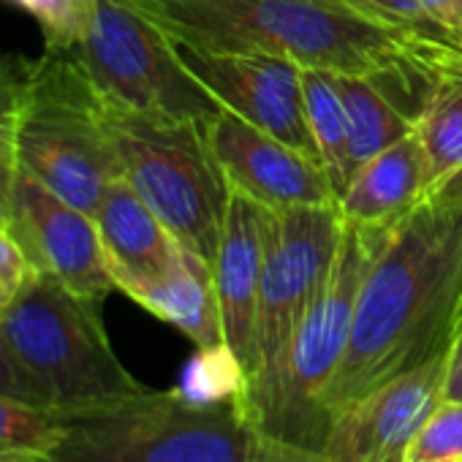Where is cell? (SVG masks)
Here are the masks:
<instances>
[{
    "instance_id": "30bf717a",
    "label": "cell",
    "mask_w": 462,
    "mask_h": 462,
    "mask_svg": "<svg viewBox=\"0 0 462 462\" xmlns=\"http://www.w3.org/2000/svg\"><path fill=\"white\" fill-rule=\"evenodd\" d=\"M6 226L36 275L98 305L117 291L96 217L60 199L23 169L14 182Z\"/></svg>"
},
{
    "instance_id": "2e32d148",
    "label": "cell",
    "mask_w": 462,
    "mask_h": 462,
    "mask_svg": "<svg viewBox=\"0 0 462 462\" xmlns=\"http://www.w3.org/2000/svg\"><path fill=\"white\" fill-rule=\"evenodd\" d=\"M120 291L155 319L171 324L196 348H212L226 343L212 264L190 254L188 248L169 273L125 283Z\"/></svg>"
},
{
    "instance_id": "7402d4cb",
    "label": "cell",
    "mask_w": 462,
    "mask_h": 462,
    "mask_svg": "<svg viewBox=\"0 0 462 462\" xmlns=\"http://www.w3.org/2000/svg\"><path fill=\"white\" fill-rule=\"evenodd\" d=\"M245 370L226 343L212 348H199L182 373L180 389L201 402L235 400L245 394Z\"/></svg>"
},
{
    "instance_id": "d4e9b609",
    "label": "cell",
    "mask_w": 462,
    "mask_h": 462,
    "mask_svg": "<svg viewBox=\"0 0 462 462\" xmlns=\"http://www.w3.org/2000/svg\"><path fill=\"white\" fill-rule=\"evenodd\" d=\"M55 435L52 408L0 394V457L14 451H44Z\"/></svg>"
},
{
    "instance_id": "cb8c5ba5",
    "label": "cell",
    "mask_w": 462,
    "mask_h": 462,
    "mask_svg": "<svg viewBox=\"0 0 462 462\" xmlns=\"http://www.w3.org/2000/svg\"><path fill=\"white\" fill-rule=\"evenodd\" d=\"M402 462H462V400H440L430 411Z\"/></svg>"
},
{
    "instance_id": "277c9868",
    "label": "cell",
    "mask_w": 462,
    "mask_h": 462,
    "mask_svg": "<svg viewBox=\"0 0 462 462\" xmlns=\"http://www.w3.org/2000/svg\"><path fill=\"white\" fill-rule=\"evenodd\" d=\"M392 223L343 220L335 264L297 327L278 373L262 392L243 400L264 435L313 454L324 448L332 430L324 397L351 340L362 281Z\"/></svg>"
},
{
    "instance_id": "ac0fdd59",
    "label": "cell",
    "mask_w": 462,
    "mask_h": 462,
    "mask_svg": "<svg viewBox=\"0 0 462 462\" xmlns=\"http://www.w3.org/2000/svg\"><path fill=\"white\" fill-rule=\"evenodd\" d=\"M416 136L424 150L430 188L462 171V50L432 77L416 117Z\"/></svg>"
},
{
    "instance_id": "ffe728a7",
    "label": "cell",
    "mask_w": 462,
    "mask_h": 462,
    "mask_svg": "<svg viewBox=\"0 0 462 462\" xmlns=\"http://www.w3.org/2000/svg\"><path fill=\"white\" fill-rule=\"evenodd\" d=\"M302 98H305V117L319 158L340 196L351 180V161H348V115L337 88V74L324 69H302Z\"/></svg>"
},
{
    "instance_id": "5b68a950",
    "label": "cell",
    "mask_w": 462,
    "mask_h": 462,
    "mask_svg": "<svg viewBox=\"0 0 462 462\" xmlns=\"http://www.w3.org/2000/svg\"><path fill=\"white\" fill-rule=\"evenodd\" d=\"M0 337L44 408H85L144 389L117 359L101 305L44 275H33L0 313Z\"/></svg>"
},
{
    "instance_id": "4dcf8cb0",
    "label": "cell",
    "mask_w": 462,
    "mask_h": 462,
    "mask_svg": "<svg viewBox=\"0 0 462 462\" xmlns=\"http://www.w3.org/2000/svg\"><path fill=\"white\" fill-rule=\"evenodd\" d=\"M356 4H359V0H356Z\"/></svg>"
},
{
    "instance_id": "d6986e66",
    "label": "cell",
    "mask_w": 462,
    "mask_h": 462,
    "mask_svg": "<svg viewBox=\"0 0 462 462\" xmlns=\"http://www.w3.org/2000/svg\"><path fill=\"white\" fill-rule=\"evenodd\" d=\"M337 88L348 115V161L351 177L386 147L397 144L416 128V112L397 104L383 82L370 77L337 74Z\"/></svg>"
},
{
    "instance_id": "4fadbf2b",
    "label": "cell",
    "mask_w": 462,
    "mask_h": 462,
    "mask_svg": "<svg viewBox=\"0 0 462 462\" xmlns=\"http://www.w3.org/2000/svg\"><path fill=\"white\" fill-rule=\"evenodd\" d=\"M448 348L373 389L346 408L319 451V462H402L430 411L443 400Z\"/></svg>"
},
{
    "instance_id": "5bb4252c",
    "label": "cell",
    "mask_w": 462,
    "mask_h": 462,
    "mask_svg": "<svg viewBox=\"0 0 462 462\" xmlns=\"http://www.w3.org/2000/svg\"><path fill=\"white\" fill-rule=\"evenodd\" d=\"M267 228L270 207L259 204L256 199L237 188H231L217 256L212 262V278L220 305L223 340L240 359L245 381L254 365V335L267 254Z\"/></svg>"
},
{
    "instance_id": "603a6c76",
    "label": "cell",
    "mask_w": 462,
    "mask_h": 462,
    "mask_svg": "<svg viewBox=\"0 0 462 462\" xmlns=\"http://www.w3.org/2000/svg\"><path fill=\"white\" fill-rule=\"evenodd\" d=\"M42 28L47 52H74L82 42L98 0H6Z\"/></svg>"
},
{
    "instance_id": "7a4b0ae2",
    "label": "cell",
    "mask_w": 462,
    "mask_h": 462,
    "mask_svg": "<svg viewBox=\"0 0 462 462\" xmlns=\"http://www.w3.org/2000/svg\"><path fill=\"white\" fill-rule=\"evenodd\" d=\"M150 20L169 42L209 52H262L370 77L402 93L427 85L462 50L438 31H424L373 12L356 0H120Z\"/></svg>"
},
{
    "instance_id": "f1b7e54d",
    "label": "cell",
    "mask_w": 462,
    "mask_h": 462,
    "mask_svg": "<svg viewBox=\"0 0 462 462\" xmlns=\"http://www.w3.org/2000/svg\"><path fill=\"white\" fill-rule=\"evenodd\" d=\"M443 400H462V313L448 346V362H446V383H443Z\"/></svg>"
},
{
    "instance_id": "e0dca14e",
    "label": "cell",
    "mask_w": 462,
    "mask_h": 462,
    "mask_svg": "<svg viewBox=\"0 0 462 462\" xmlns=\"http://www.w3.org/2000/svg\"><path fill=\"white\" fill-rule=\"evenodd\" d=\"M427 190V161L413 128L354 171L337 196V207L343 220L351 223H389L408 212Z\"/></svg>"
},
{
    "instance_id": "9c48e42d",
    "label": "cell",
    "mask_w": 462,
    "mask_h": 462,
    "mask_svg": "<svg viewBox=\"0 0 462 462\" xmlns=\"http://www.w3.org/2000/svg\"><path fill=\"white\" fill-rule=\"evenodd\" d=\"M340 235L343 215L337 204L270 209L254 365L243 400L262 392L278 373L297 327L335 264Z\"/></svg>"
},
{
    "instance_id": "44dd1931",
    "label": "cell",
    "mask_w": 462,
    "mask_h": 462,
    "mask_svg": "<svg viewBox=\"0 0 462 462\" xmlns=\"http://www.w3.org/2000/svg\"><path fill=\"white\" fill-rule=\"evenodd\" d=\"M28 82V60L0 55V226L9 223L14 182L20 174L17 136Z\"/></svg>"
},
{
    "instance_id": "52a82bcc",
    "label": "cell",
    "mask_w": 462,
    "mask_h": 462,
    "mask_svg": "<svg viewBox=\"0 0 462 462\" xmlns=\"http://www.w3.org/2000/svg\"><path fill=\"white\" fill-rule=\"evenodd\" d=\"M104 120L123 177L182 248L212 264L231 188L199 123L150 117L109 98H104Z\"/></svg>"
},
{
    "instance_id": "6da1fadb",
    "label": "cell",
    "mask_w": 462,
    "mask_h": 462,
    "mask_svg": "<svg viewBox=\"0 0 462 462\" xmlns=\"http://www.w3.org/2000/svg\"><path fill=\"white\" fill-rule=\"evenodd\" d=\"M462 313V171L430 188L386 231L362 281L351 340L327 389L335 419L451 346Z\"/></svg>"
},
{
    "instance_id": "7c38bea8",
    "label": "cell",
    "mask_w": 462,
    "mask_h": 462,
    "mask_svg": "<svg viewBox=\"0 0 462 462\" xmlns=\"http://www.w3.org/2000/svg\"><path fill=\"white\" fill-rule=\"evenodd\" d=\"M199 128L228 185L259 204L270 209L337 204V190L319 158L226 109Z\"/></svg>"
},
{
    "instance_id": "83f0119b",
    "label": "cell",
    "mask_w": 462,
    "mask_h": 462,
    "mask_svg": "<svg viewBox=\"0 0 462 462\" xmlns=\"http://www.w3.org/2000/svg\"><path fill=\"white\" fill-rule=\"evenodd\" d=\"M0 394L17 397V400H25V402L39 405L36 397H33V392H31V386L25 383V378H23V373H20V367L14 365V359H12V354H9L4 337H0ZM42 408H44V405H42Z\"/></svg>"
},
{
    "instance_id": "8992f818",
    "label": "cell",
    "mask_w": 462,
    "mask_h": 462,
    "mask_svg": "<svg viewBox=\"0 0 462 462\" xmlns=\"http://www.w3.org/2000/svg\"><path fill=\"white\" fill-rule=\"evenodd\" d=\"M17 158L23 171L90 215L123 177L104 98L71 52L44 50L28 60Z\"/></svg>"
},
{
    "instance_id": "3957f363",
    "label": "cell",
    "mask_w": 462,
    "mask_h": 462,
    "mask_svg": "<svg viewBox=\"0 0 462 462\" xmlns=\"http://www.w3.org/2000/svg\"><path fill=\"white\" fill-rule=\"evenodd\" d=\"M50 462H319V454L264 435L243 397L201 402L180 386L52 411Z\"/></svg>"
},
{
    "instance_id": "ba28073f",
    "label": "cell",
    "mask_w": 462,
    "mask_h": 462,
    "mask_svg": "<svg viewBox=\"0 0 462 462\" xmlns=\"http://www.w3.org/2000/svg\"><path fill=\"white\" fill-rule=\"evenodd\" d=\"M71 55L104 98L134 112L199 125L220 112V104L182 66L171 42L120 0H98Z\"/></svg>"
},
{
    "instance_id": "4316f807",
    "label": "cell",
    "mask_w": 462,
    "mask_h": 462,
    "mask_svg": "<svg viewBox=\"0 0 462 462\" xmlns=\"http://www.w3.org/2000/svg\"><path fill=\"white\" fill-rule=\"evenodd\" d=\"M419 6L432 20V25L462 44V0H419Z\"/></svg>"
},
{
    "instance_id": "9a60e30c",
    "label": "cell",
    "mask_w": 462,
    "mask_h": 462,
    "mask_svg": "<svg viewBox=\"0 0 462 462\" xmlns=\"http://www.w3.org/2000/svg\"><path fill=\"white\" fill-rule=\"evenodd\" d=\"M93 217L117 291L169 273L185 251L125 177L109 182Z\"/></svg>"
},
{
    "instance_id": "8fae6325",
    "label": "cell",
    "mask_w": 462,
    "mask_h": 462,
    "mask_svg": "<svg viewBox=\"0 0 462 462\" xmlns=\"http://www.w3.org/2000/svg\"><path fill=\"white\" fill-rule=\"evenodd\" d=\"M171 47L220 109L319 158L305 117L300 63L262 52H209L174 42Z\"/></svg>"
},
{
    "instance_id": "484cf974",
    "label": "cell",
    "mask_w": 462,
    "mask_h": 462,
    "mask_svg": "<svg viewBox=\"0 0 462 462\" xmlns=\"http://www.w3.org/2000/svg\"><path fill=\"white\" fill-rule=\"evenodd\" d=\"M33 267L25 259L20 243L9 231V226H0V313L20 294V289L33 278Z\"/></svg>"
},
{
    "instance_id": "f546056e",
    "label": "cell",
    "mask_w": 462,
    "mask_h": 462,
    "mask_svg": "<svg viewBox=\"0 0 462 462\" xmlns=\"http://www.w3.org/2000/svg\"><path fill=\"white\" fill-rule=\"evenodd\" d=\"M0 462H50L42 451H14V454H4Z\"/></svg>"
}]
</instances>
